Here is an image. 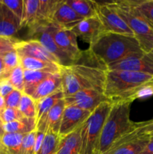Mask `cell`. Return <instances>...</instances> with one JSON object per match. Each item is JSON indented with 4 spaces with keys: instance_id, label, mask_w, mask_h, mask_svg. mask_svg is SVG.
Segmentation results:
<instances>
[{
    "instance_id": "obj_1",
    "label": "cell",
    "mask_w": 153,
    "mask_h": 154,
    "mask_svg": "<svg viewBox=\"0 0 153 154\" xmlns=\"http://www.w3.org/2000/svg\"><path fill=\"white\" fill-rule=\"evenodd\" d=\"M107 66L99 60L89 48L82 51L68 66H61L62 89L64 98L86 89L104 92Z\"/></svg>"
},
{
    "instance_id": "obj_2",
    "label": "cell",
    "mask_w": 153,
    "mask_h": 154,
    "mask_svg": "<svg viewBox=\"0 0 153 154\" xmlns=\"http://www.w3.org/2000/svg\"><path fill=\"white\" fill-rule=\"evenodd\" d=\"M88 48L106 66L128 57L145 53L134 36L109 32L102 33L89 45Z\"/></svg>"
},
{
    "instance_id": "obj_3",
    "label": "cell",
    "mask_w": 153,
    "mask_h": 154,
    "mask_svg": "<svg viewBox=\"0 0 153 154\" xmlns=\"http://www.w3.org/2000/svg\"><path fill=\"white\" fill-rule=\"evenodd\" d=\"M152 81H153V76L147 74L128 71L108 70L104 94L111 103L130 102V98L135 90Z\"/></svg>"
},
{
    "instance_id": "obj_4",
    "label": "cell",
    "mask_w": 153,
    "mask_h": 154,
    "mask_svg": "<svg viewBox=\"0 0 153 154\" xmlns=\"http://www.w3.org/2000/svg\"><path fill=\"white\" fill-rule=\"evenodd\" d=\"M130 105L131 103L129 102L112 103L111 109L102 129L100 154L106 153L118 139L134 130L135 123L130 119Z\"/></svg>"
},
{
    "instance_id": "obj_5",
    "label": "cell",
    "mask_w": 153,
    "mask_h": 154,
    "mask_svg": "<svg viewBox=\"0 0 153 154\" xmlns=\"http://www.w3.org/2000/svg\"><path fill=\"white\" fill-rule=\"evenodd\" d=\"M109 5L127 23L143 52L153 51V25L137 10L132 0L109 2Z\"/></svg>"
},
{
    "instance_id": "obj_6",
    "label": "cell",
    "mask_w": 153,
    "mask_h": 154,
    "mask_svg": "<svg viewBox=\"0 0 153 154\" xmlns=\"http://www.w3.org/2000/svg\"><path fill=\"white\" fill-rule=\"evenodd\" d=\"M111 107V102H103L82 125L80 128V154H100L102 129Z\"/></svg>"
},
{
    "instance_id": "obj_7",
    "label": "cell",
    "mask_w": 153,
    "mask_h": 154,
    "mask_svg": "<svg viewBox=\"0 0 153 154\" xmlns=\"http://www.w3.org/2000/svg\"><path fill=\"white\" fill-rule=\"evenodd\" d=\"M58 29L52 22H39L28 28V36L30 39L40 42L58 60L60 66H68L72 64L73 60L57 46L54 39V34Z\"/></svg>"
},
{
    "instance_id": "obj_8",
    "label": "cell",
    "mask_w": 153,
    "mask_h": 154,
    "mask_svg": "<svg viewBox=\"0 0 153 154\" xmlns=\"http://www.w3.org/2000/svg\"><path fill=\"white\" fill-rule=\"evenodd\" d=\"M95 7L97 17L104 26L105 32L134 36L127 23L109 3L95 2Z\"/></svg>"
},
{
    "instance_id": "obj_9",
    "label": "cell",
    "mask_w": 153,
    "mask_h": 154,
    "mask_svg": "<svg viewBox=\"0 0 153 154\" xmlns=\"http://www.w3.org/2000/svg\"><path fill=\"white\" fill-rule=\"evenodd\" d=\"M109 71H128L153 76V51L128 57L107 66Z\"/></svg>"
},
{
    "instance_id": "obj_10",
    "label": "cell",
    "mask_w": 153,
    "mask_h": 154,
    "mask_svg": "<svg viewBox=\"0 0 153 154\" xmlns=\"http://www.w3.org/2000/svg\"><path fill=\"white\" fill-rule=\"evenodd\" d=\"M64 102L66 106L75 105L92 113L100 104L110 101L104 94V92L94 89H86L65 97Z\"/></svg>"
},
{
    "instance_id": "obj_11",
    "label": "cell",
    "mask_w": 153,
    "mask_h": 154,
    "mask_svg": "<svg viewBox=\"0 0 153 154\" xmlns=\"http://www.w3.org/2000/svg\"><path fill=\"white\" fill-rule=\"evenodd\" d=\"M91 114L92 112L90 111L75 105L66 106L58 130V137L62 138L65 136L80 128Z\"/></svg>"
},
{
    "instance_id": "obj_12",
    "label": "cell",
    "mask_w": 153,
    "mask_h": 154,
    "mask_svg": "<svg viewBox=\"0 0 153 154\" xmlns=\"http://www.w3.org/2000/svg\"><path fill=\"white\" fill-rule=\"evenodd\" d=\"M148 140L136 136L133 130L118 139L105 154H141Z\"/></svg>"
},
{
    "instance_id": "obj_13",
    "label": "cell",
    "mask_w": 153,
    "mask_h": 154,
    "mask_svg": "<svg viewBox=\"0 0 153 154\" xmlns=\"http://www.w3.org/2000/svg\"><path fill=\"white\" fill-rule=\"evenodd\" d=\"M70 30L76 37H79L89 45L105 32L104 26L97 16L83 19Z\"/></svg>"
},
{
    "instance_id": "obj_14",
    "label": "cell",
    "mask_w": 153,
    "mask_h": 154,
    "mask_svg": "<svg viewBox=\"0 0 153 154\" xmlns=\"http://www.w3.org/2000/svg\"><path fill=\"white\" fill-rule=\"evenodd\" d=\"M15 50L19 57H33L39 60L53 62L59 65L58 60L40 42L34 39H28L26 41L19 40L16 43Z\"/></svg>"
},
{
    "instance_id": "obj_15",
    "label": "cell",
    "mask_w": 153,
    "mask_h": 154,
    "mask_svg": "<svg viewBox=\"0 0 153 154\" xmlns=\"http://www.w3.org/2000/svg\"><path fill=\"white\" fill-rule=\"evenodd\" d=\"M64 96L62 89H59L52 94L43 98L36 102V131L46 133V119L48 114L51 108L62 99H64Z\"/></svg>"
},
{
    "instance_id": "obj_16",
    "label": "cell",
    "mask_w": 153,
    "mask_h": 154,
    "mask_svg": "<svg viewBox=\"0 0 153 154\" xmlns=\"http://www.w3.org/2000/svg\"><path fill=\"white\" fill-rule=\"evenodd\" d=\"M83 18L77 14L64 0H60L51 22L58 26L60 29H71Z\"/></svg>"
},
{
    "instance_id": "obj_17",
    "label": "cell",
    "mask_w": 153,
    "mask_h": 154,
    "mask_svg": "<svg viewBox=\"0 0 153 154\" xmlns=\"http://www.w3.org/2000/svg\"><path fill=\"white\" fill-rule=\"evenodd\" d=\"M57 46L73 60H76L82 51L77 44V37L70 29H58L54 34Z\"/></svg>"
},
{
    "instance_id": "obj_18",
    "label": "cell",
    "mask_w": 153,
    "mask_h": 154,
    "mask_svg": "<svg viewBox=\"0 0 153 154\" xmlns=\"http://www.w3.org/2000/svg\"><path fill=\"white\" fill-rule=\"evenodd\" d=\"M20 29V20L0 0V36L14 38Z\"/></svg>"
},
{
    "instance_id": "obj_19",
    "label": "cell",
    "mask_w": 153,
    "mask_h": 154,
    "mask_svg": "<svg viewBox=\"0 0 153 154\" xmlns=\"http://www.w3.org/2000/svg\"><path fill=\"white\" fill-rule=\"evenodd\" d=\"M62 88V78L60 73H54L38 84L33 90H31L29 96L34 102L40 100L52 94Z\"/></svg>"
},
{
    "instance_id": "obj_20",
    "label": "cell",
    "mask_w": 153,
    "mask_h": 154,
    "mask_svg": "<svg viewBox=\"0 0 153 154\" xmlns=\"http://www.w3.org/2000/svg\"><path fill=\"white\" fill-rule=\"evenodd\" d=\"M20 65L23 70L31 71H43L54 74L60 72L61 66L51 61L39 60L33 57H19Z\"/></svg>"
},
{
    "instance_id": "obj_21",
    "label": "cell",
    "mask_w": 153,
    "mask_h": 154,
    "mask_svg": "<svg viewBox=\"0 0 153 154\" xmlns=\"http://www.w3.org/2000/svg\"><path fill=\"white\" fill-rule=\"evenodd\" d=\"M80 128L59 138L56 154H80Z\"/></svg>"
},
{
    "instance_id": "obj_22",
    "label": "cell",
    "mask_w": 153,
    "mask_h": 154,
    "mask_svg": "<svg viewBox=\"0 0 153 154\" xmlns=\"http://www.w3.org/2000/svg\"><path fill=\"white\" fill-rule=\"evenodd\" d=\"M2 127L4 133L6 132L26 135L36 130V120L22 117L20 120L2 124Z\"/></svg>"
},
{
    "instance_id": "obj_23",
    "label": "cell",
    "mask_w": 153,
    "mask_h": 154,
    "mask_svg": "<svg viewBox=\"0 0 153 154\" xmlns=\"http://www.w3.org/2000/svg\"><path fill=\"white\" fill-rule=\"evenodd\" d=\"M66 105L64 102V98L62 99L52 107L48 114L46 119V131H52L54 133L58 135L59 130L60 124L62 119L63 112L65 108Z\"/></svg>"
},
{
    "instance_id": "obj_24",
    "label": "cell",
    "mask_w": 153,
    "mask_h": 154,
    "mask_svg": "<svg viewBox=\"0 0 153 154\" xmlns=\"http://www.w3.org/2000/svg\"><path fill=\"white\" fill-rule=\"evenodd\" d=\"M65 2L83 19L97 16L95 1L92 0H64Z\"/></svg>"
},
{
    "instance_id": "obj_25",
    "label": "cell",
    "mask_w": 153,
    "mask_h": 154,
    "mask_svg": "<svg viewBox=\"0 0 153 154\" xmlns=\"http://www.w3.org/2000/svg\"><path fill=\"white\" fill-rule=\"evenodd\" d=\"M39 0H24L22 17L21 20V29L30 28L38 22Z\"/></svg>"
},
{
    "instance_id": "obj_26",
    "label": "cell",
    "mask_w": 153,
    "mask_h": 154,
    "mask_svg": "<svg viewBox=\"0 0 153 154\" xmlns=\"http://www.w3.org/2000/svg\"><path fill=\"white\" fill-rule=\"evenodd\" d=\"M24 135L4 132L0 141L7 154H22V142Z\"/></svg>"
},
{
    "instance_id": "obj_27",
    "label": "cell",
    "mask_w": 153,
    "mask_h": 154,
    "mask_svg": "<svg viewBox=\"0 0 153 154\" xmlns=\"http://www.w3.org/2000/svg\"><path fill=\"white\" fill-rule=\"evenodd\" d=\"M24 71V90L23 93L28 95L41 81L52 75L51 73L43 71Z\"/></svg>"
},
{
    "instance_id": "obj_28",
    "label": "cell",
    "mask_w": 153,
    "mask_h": 154,
    "mask_svg": "<svg viewBox=\"0 0 153 154\" xmlns=\"http://www.w3.org/2000/svg\"><path fill=\"white\" fill-rule=\"evenodd\" d=\"M60 0H39L38 22H51Z\"/></svg>"
},
{
    "instance_id": "obj_29",
    "label": "cell",
    "mask_w": 153,
    "mask_h": 154,
    "mask_svg": "<svg viewBox=\"0 0 153 154\" xmlns=\"http://www.w3.org/2000/svg\"><path fill=\"white\" fill-rule=\"evenodd\" d=\"M59 137L52 131H46L41 146L35 154H56Z\"/></svg>"
},
{
    "instance_id": "obj_30",
    "label": "cell",
    "mask_w": 153,
    "mask_h": 154,
    "mask_svg": "<svg viewBox=\"0 0 153 154\" xmlns=\"http://www.w3.org/2000/svg\"><path fill=\"white\" fill-rule=\"evenodd\" d=\"M18 110L20 111L24 117L36 120V114H37L36 102L28 95L22 93Z\"/></svg>"
},
{
    "instance_id": "obj_31",
    "label": "cell",
    "mask_w": 153,
    "mask_h": 154,
    "mask_svg": "<svg viewBox=\"0 0 153 154\" xmlns=\"http://www.w3.org/2000/svg\"><path fill=\"white\" fill-rule=\"evenodd\" d=\"M7 79L15 90H17L23 93L24 71L20 65L16 66L10 72Z\"/></svg>"
},
{
    "instance_id": "obj_32",
    "label": "cell",
    "mask_w": 153,
    "mask_h": 154,
    "mask_svg": "<svg viewBox=\"0 0 153 154\" xmlns=\"http://www.w3.org/2000/svg\"><path fill=\"white\" fill-rule=\"evenodd\" d=\"M2 57L3 63H4V71H5L6 75L8 77L10 72L20 65L19 56L16 50H14L2 55Z\"/></svg>"
},
{
    "instance_id": "obj_33",
    "label": "cell",
    "mask_w": 153,
    "mask_h": 154,
    "mask_svg": "<svg viewBox=\"0 0 153 154\" xmlns=\"http://www.w3.org/2000/svg\"><path fill=\"white\" fill-rule=\"evenodd\" d=\"M22 117H24L22 115L20 111L18 110V108H6V107H4L0 111V123H1L2 125L20 120Z\"/></svg>"
},
{
    "instance_id": "obj_34",
    "label": "cell",
    "mask_w": 153,
    "mask_h": 154,
    "mask_svg": "<svg viewBox=\"0 0 153 154\" xmlns=\"http://www.w3.org/2000/svg\"><path fill=\"white\" fill-rule=\"evenodd\" d=\"M134 132L140 138L153 137V119L145 122L135 123Z\"/></svg>"
},
{
    "instance_id": "obj_35",
    "label": "cell",
    "mask_w": 153,
    "mask_h": 154,
    "mask_svg": "<svg viewBox=\"0 0 153 154\" xmlns=\"http://www.w3.org/2000/svg\"><path fill=\"white\" fill-rule=\"evenodd\" d=\"M134 2L141 14L153 25V0Z\"/></svg>"
},
{
    "instance_id": "obj_36",
    "label": "cell",
    "mask_w": 153,
    "mask_h": 154,
    "mask_svg": "<svg viewBox=\"0 0 153 154\" xmlns=\"http://www.w3.org/2000/svg\"><path fill=\"white\" fill-rule=\"evenodd\" d=\"M35 140L36 130L24 135L22 142V154H35Z\"/></svg>"
},
{
    "instance_id": "obj_37",
    "label": "cell",
    "mask_w": 153,
    "mask_h": 154,
    "mask_svg": "<svg viewBox=\"0 0 153 154\" xmlns=\"http://www.w3.org/2000/svg\"><path fill=\"white\" fill-rule=\"evenodd\" d=\"M2 1L20 20H22L24 0H2Z\"/></svg>"
},
{
    "instance_id": "obj_38",
    "label": "cell",
    "mask_w": 153,
    "mask_h": 154,
    "mask_svg": "<svg viewBox=\"0 0 153 154\" xmlns=\"http://www.w3.org/2000/svg\"><path fill=\"white\" fill-rule=\"evenodd\" d=\"M19 39L10 37L0 36V56L5 53L15 50L16 45Z\"/></svg>"
},
{
    "instance_id": "obj_39",
    "label": "cell",
    "mask_w": 153,
    "mask_h": 154,
    "mask_svg": "<svg viewBox=\"0 0 153 154\" xmlns=\"http://www.w3.org/2000/svg\"><path fill=\"white\" fill-rule=\"evenodd\" d=\"M22 93V92L14 89L11 93L4 97V105L6 108H18Z\"/></svg>"
},
{
    "instance_id": "obj_40",
    "label": "cell",
    "mask_w": 153,
    "mask_h": 154,
    "mask_svg": "<svg viewBox=\"0 0 153 154\" xmlns=\"http://www.w3.org/2000/svg\"><path fill=\"white\" fill-rule=\"evenodd\" d=\"M14 90V88L10 84V83L8 81V79L0 81V95L2 97H6Z\"/></svg>"
},
{
    "instance_id": "obj_41",
    "label": "cell",
    "mask_w": 153,
    "mask_h": 154,
    "mask_svg": "<svg viewBox=\"0 0 153 154\" xmlns=\"http://www.w3.org/2000/svg\"><path fill=\"white\" fill-rule=\"evenodd\" d=\"M141 154H153V137L149 138L148 144Z\"/></svg>"
},
{
    "instance_id": "obj_42",
    "label": "cell",
    "mask_w": 153,
    "mask_h": 154,
    "mask_svg": "<svg viewBox=\"0 0 153 154\" xmlns=\"http://www.w3.org/2000/svg\"><path fill=\"white\" fill-rule=\"evenodd\" d=\"M7 78L8 75H6L5 71H4V63H3L2 57V56H0V81L7 79Z\"/></svg>"
},
{
    "instance_id": "obj_43",
    "label": "cell",
    "mask_w": 153,
    "mask_h": 154,
    "mask_svg": "<svg viewBox=\"0 0 153 154\" xmlns=\"http://www.w3.org/2000/svg\"><path fill=\"white\" fill-rule=\"evenodd\" d=\"M4 107H5V105H4V98L2 97V96L0 95V111H1Z\"/></svg>"
},
{
    "instance_id": "obj_44",
    "label": "cell",
    "mask_w": 153,
    "mask_h": 154,
    "mask_svg": "<svg viewBox=\"0 0 153 154\" xmlns=\"http://www.w3.org/2000/svg\"><path fill=\"white\" fill-rule=\"evenodd\" d=\"M3 134H4V132H3L2 127V124H1V123H0V138H1L2 135Z\"/></svg>"
}]
</instances>
